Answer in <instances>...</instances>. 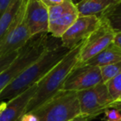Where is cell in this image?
Returning a JSON list of instances; mask_svg holds the SVG:
<instances>
[{
  "label": "cell",
  "instance_id": "obj_1",
  "mask_svg": "<svg viewBox=\"0 0 121 121\" xmlns=\"http://www.w3.org/2000/svg\"><path fill=\"white\" fill-rule=\"evenodd\" d=\"M70 50L61 45L50 46L44 54L27 68L0 92V102L11 100L25 91L37 84L52 68H54Z\"/></svg>",
  "mask_w": 121,
  "mask_h": 121
},
{
  "label": "cell",
  "instance_id": "obj_2",
  "mask_svg": "<svg viewBox=\"0 0 121 121\" xmlns=\"http://www.w3.org/2000/svg\"><path fill=\"white\" fill-rule=\"evenodd\" d=\"M82 44L70 50L64 58L37 83V91L26 109V113L36 110L62 90L67 76L79 63Z\"/></svg>",
  "mask_w": 121,
  "mask_h": 121
},
{
  "label": "cell",
  "instance_id": "obj_3",
  "mask_svg": "<svg viewBox=\"0 0 121 121\" xmlns=\"http://www.w3.org/2000/svg\"><path fill=\"white\" fill-rule=\"evenodd\" d=\"M48 33H42L32 37L31 40L20 49L17 56L0 74V92L13 81L20 76L49 48Z\"/></svg>",
  "mask_w": 121,
  "mask_h": 121
},
{
  "label": "cell",
  "instance_id": "obj_4",
  "mask_svg": "<svg viewBox=\"0 0 121 121\" xmlns=\"http://www.w3.org/2000/svg\"><path fill=\"white\" fill-rule=\"evenodd\" d=\"M32 113L38 121H70L81 114L77 92L60 91Z\"/></svg>",
  "mask_w": 121,
  "mask_h": 121
},
{
  "label": "cell",
  "instance_id": "obj_5",
  "mask_svg": "<svg viewBox=\"0 0 121 121\" xmlns=\"http://www.w3.org/2000/svg\"><path fill=\"white\" fill-rule=\"evenodd\" d=\"M27 0H24L15 21L7 33L0 39V56H5L24 47L32 37L26 22V6Z\"/></svg>",
  "mask_w": 121,
  "mask_h": 121
},
{
  "label": "cell",
  "instance_id": "obj_6",
  "mask_svg": "<svg viewBox=\"0 0 121 121\" xmlns=\"http://www.w3.org/2000/svg\"><path fill=\"white\" fill-rule=\"evenodd\" d=\"M81 114L95 118L109 109L114 103L105 83H101L91 89L78 91Z\"/></svg>",
  "mask_w": 121,
  "mask_h": 121
},
{
  "label": "cell",
  "instance_id": "obj_7",
  "mask_svg": "<svg viewBox=\"0 0 121 121\" xmlns=\"http://www.w3.org/2000/svg\"><path fill=\"white\" fill-rule=\"evenodd\" d=\"M100 18L101 22L99 26L83 42L78 64H84L114 42L116 32L105 19Z\"/></svg>",
  "mask_w": 121,
  "mask_h": 121
},
{
  "label": "cell",
  "instance_id": "obj_8",
  "mask_svg": "<svg viewBox=\"0 0 121 121\" xmlns=\"http://www.w3.org/2000/svg\"><path fill=\"white\" fill-rule=\"evenodd\" d=\"M103 82L100 68L78 64L67 76L61 91H81L91 89Z\"/></svg>",
  "mask_w": 121,
  "mask_h": 121
},
{
  "label": "cell",
  "instance_id": "obj_9",
  "mask_svg": "<svg viewBox=\"0 0 121 121\" xmlns=\"http://www.w3.org/2000/svg\"><path fill=\"white\" fill-rule=\"evenodd\" d=\"M101 22L98 16H79L76 22L60 37L63 47L71 50L83 43Z\"/></svg>",
  "mask_w": 121,
  "mask_h": 121
},
{
  "label": "cell",
  "instance_id": "obj_10",
  "mask_svg": "<svg viewBox=\"0 0 121 121\" xmlns=\"http://www.w3.org/2000/svg\"><path fill=\"white\" fill-rule=\"evenodd\" d=\"M25 16L27 27L32 37L49 33L48 7L42 0H27Z\"/></svg>",
  "mask_w": 121,
  "mask_h": 121
},
{
  "label": "cell",
  "instance_id": "obj_11",
  "mask_svg": "<svg viewBox=\"0 0 121 121\" xmlns=\"http://www.w3.org/2000/svg\"><path fill=\"white\" fill-rule=\"evenodd\" d=\"M37 84L32 86L23 93L7 102V106L0 116V121H20L26 113V109L34 95Z\"/></svg>",
  "mask_w": 121,
  "mask_h": 121
},
{
  "label": "cell",
  "instance_id": "obj_12",
  "mask_svg": "<svg viewBox=\"0 0 121 121\" xmlns=\"http://www.w3.org/2000/svg\"><path fill=\"white\" fill-rule=\"evenodd\" d=\"M116 5H118V3L115 0H82L76 7L80 16L100 17Z\"/></svg>",
  "mask_w": 121,
  "mask_h": 121
},
{
  "label": "cell",
  "instance_id": "obj_13",
  "mask_svg": "<svg viewBox=\"0 0 121 121\" xmlns=\"http://www.w3.org/2000/svg\"><path fill=\"white\" fill-rule=\"evenodd\" d=\"M79 16V13L75 5L57 19L49 23V33L52 34L54 38H60L76 22Z\"/></svg>",
  "mask_w": 121,
  "mask_h": 121
},
{
  "label": "cell",
  "instance_id": "obj_14",
  "mask_svg": "<svg viewBox=\"0 0 121 121\" xmlns=\"http://www.w3.org/2000/svg\"><path fill=\"white\" fill-rule=\"evenodd\" d=\"M119 61H121V48L113 42L102 52L85 62L84 65L102 67Z\"/></svg>",
  "mask_w": 121,
  "mask_h": 121
},
{
  "label": "cell",
  "instance_id": "obj_15",
  "mask_svg": "<svg viewBox=\"0 0 121 121\" xmlns=\"http://www.w3.org/2000/svg\"><path fill=\"white\" fill-rule=\"evenodd\" d=\"M24 0H13L12 4L0 16V39L2 38L15 21Z\"/></svg>",
  "mask_w": 121,
  "mask_h": 121
},
{
  "label": "cell",
  "instance_id": "obj_16",
  "mask_svg": "<svg viewBox=\"0 0 121 121\" xmlns=\"http://www.w3.org/2000/svg\"><path fill=\"white\" fill-rule=\"evenodd\" d=\"M99 17L105 19L116 33L121 32V6L119 4L106 11Z\"/></svg>",
  "mask_w": 121,
  "mask_h": 121
},
{
  "label": "cell",
  "instance_id": "obj_17",
  "mask_svg": "<svg viewBox=\"0 0 121 121\" xmlns=\"http://www.w3.org/2000/svg\"><path fill=\"white\" fill-rule=\"evenodd\" d=\"M100 68L103 82L106 83L112 78L121 74V61L102 66Z\"/></svg>",
  "mask_w": 121,
  "mask_h": 121
},
{
  "label": "cell",
  "instance_id": "obj_18",
  "mask_svg": "<svg viewBox=\"0 0 121 121\" xmlns=\"http://www.w3.org/2000/svg\"><path fill=\"white\" fill-rule=\"evenodd\" d=\"M105 84L114 102L119 101L121 97V74L112 78Z\"/></svg>",
  "mask_w": 121,
  "mask_h": 121
},
{
  "label": "cell",
  "instance_id": "obj_19",
  "mask_svg": "<svg viewBox=\"0 0 121 121\" xmlns=\"http://www.w3.org/2000/svg\"><path fill=\"white\" fill-rule=\"evenodd\" d=\"M20 51V50H19ZM19 51H16L5 56H0V74L11 64L13 60L17 56Z\"/></svg>",
  "mask_w": 121,
  "mask_h": 121
},
{
  "label": "cell",
  "instance_id": "obj_20",
  "mask_svg": "<svg viewBox=\"0 0 121 121\" xmlns=\"http://www.w3.org/2000/svg\"><path fill=\"white\" fill-rule=\"evenodd\" d=\"M104 120L105 121H121V112L114 108H109L105 109Z\"/></svg>",
  "mask_w": 121,
  "mask_h": 121
},
{
  "label": "cell",
  "instance_id": "obj_21",
  "mask_svg": "<svg viewBox=\"0 0 121 121\" xmlns=\"http://www.w3.org/2000/svg\"><path fill=\"white\" fill-rule=\"evenodd\" d=\"M13 0H0V16L10 6Z\"/></svg>",
  "mask_w": 121,
  "mask_h": 121
},
{
  "label": "cell",
  "instance_id": "obj_22",
  "mask_svg": "<svg viewBox=\"0 0 121 121\" xmlns=\"http://www.w3.org/2000/svg\"><path fill=\"white\" fill-rule=\"evenodd\" d=\"M20 121H38V119L33 113L30 112L24 114Z\"/></svg>",
  "mask_w": 121,
  "mask_h": 121
},
{
  "label": "cell",
  "instance_id": "obj_23",
  "mask_svg": "<svg viewBox=\"0 0 121 121\" xmlns=\"http://www.w3.org/2000/svg\"><path fill=\"white\" fill-rule=\"evenodd\" d=\"M42 1L47 6V7L58 5V4H60L65 2V0H42Z\"/></svg>",
  "mask_w": 121,
  "mask_h": 121
},
{
  "label": "cell",
  "instance_id": "obj_24",
  "mask_svg": "<svg viewBox=\"0 0 121 121\" xmlns=\"http://www.w3.org/2000/svg\"><path fill=\"white\" fill-rule=\"evenodd\" d=\"M91 119H93V118L90 117V116H86V115H82V114H80V115L76 116L74 119H71L70 121H90Z\"/></svg>",
  "mask_w": 121,
  "mask_h": 121
},
{
  "label": "cell",
  "instance_id": "obj_25",
  "mask_svg": "<svg viewBox=\"0 0 121 121\" xmlns=\"http://www.w3.org/2000/svg\"><path fill=\"white\" fill-rule=\"evenodd\" d=\"M114 43L121 48V32H119V33H116L115 38H114Z\"/></svg>",
  "mask_w": 121,
  "mask_h": 121
},
{
  "label": "cell",
  "instance_id": "obj_26",
  "mask_svg": "<svg viewBox=\"0 0 121 121\" xmlns=\"http://www.w3.org/2000/svg\"><path fill=\"white\" fill-rule=\"evenodd\" d=\"M109 108H114V109H117L118 110H119L121 112V99L119 101H116V102H114L112 104H111Z\"/></svg>",
  "mask_w": 121,
  "mask_h": 121
},
{
  "label": "cell",
  "instance_id": "obj_27",
  "mask_svg": "<svg viewBox=\"0 0 121 121\" xmlns=\"http://www.w3.org/2000/svg\"><path fill=\"white\" fill-rule=\"evenodd\" d=\"M6 106H7V102H6V101H3V102H0V116H1L2 113L4 112V110L5 109Z\"/></svg>",
  "mask_w": 121,
  "mask_h": 121
},
{
  "label": "cell",
  "instance_id": "obj_28",
  "mask_svg": "<svg viewBox=\"0 0 121 121\" xmlns=\"http://www.w3.org/2000/svg\"><path fill=\"white\" fill-rule=\"evenodd\" d=\"M71 1L73 3V4H75V5H76V4H79L80 2H81V1H82V0H71Z\"/></svg>",
  "mask_w": 121,
  "mask_h": 121
},
{
  "label": "cell",
  "instance_id": "obj_29",
  "mask_svg": "<svg viewBox=\"0 0 121 121\" xmlns=\"http://www.w3.org/2000/svg\"><path fill=\"white\" fill-rule=\"evenodd\" d=\"M115 1L118 3V4H121V0H115Z\"/></svg>",
  "mask_w": 121,
  "mask_h": 121
},
{
  "label": "cell",
  "instance_id": "obj_30",
  "mask_svg": "<svg viewBox=\"0 0 121 121\" xmlns=\"http://www.w3.org/2000/svg\"><path fill=\"white\" fill-rule=\"evenodd\" d=\"M120 99H121V97H120V99H119V100H120Z\"/></svg>",
  "mask_w": 121,
  "mask_h": 121
}]
</instances>
